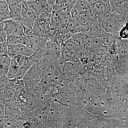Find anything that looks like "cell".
Wrapping results in <instances>:
<instances>
[{
  "mask_svg": "<svg viewBox=\"0 0 128 128\" xmlns=\"http://www.w3.org/2000/svg\"><path fill=\"white\" fill-rule=\"evenodd\" d=\"M11 61L7 76L9 79H15L19 69L28 59V57L20 54H12L9 52Z\"/></svg>",
  "mask_w": 128,
  "mask_h": 128,
  "instance_id": "obj_1",
  "label": "cell"
},
{
  "mask_svg": "<svg viewBox=\"0 0 128 128\" xmlns=\"http://www.w3.org/2000/svg\"><path fill=\"white\" fill-rule=\"evenodd\" d=\"M23 2L33 10L36 16L52 11L53 5L46 0H25Z\"/></svg>",
  "mask_w": 128,
  "mask_h": 128,
  "instance_id": "obj_2",
  "label": "cell"
},
{
  "mask_svg": "<svg viewBox=\"0 0 128 128\" xmlns=\"http://www.w3.org/2000/svg\"><path fill=\"white\" fill-rule=\"evenodd\" d=\"M1 22L8 36H26L20 22L10 18Z\"/></svg>",
  "mask_w": 128,
  "mask_h": 128,
  "instance_id": "obj_3",
  "label": "cell"
},
{
  "mask_svg": "<svg viewBox=\"0 0 128 128\" xmlns=\"http://www.w3.org/2000/svg\"><path fill=\"white\" fill-rule=\"evenodd\" d=\"M36 15L32 9L23 2L22 3L20 22L23 26L32 28Z\"/></svg>",
  "mask_w": 128,
  "mask_h": 128,
  "instance_id": "obj_4",
  "label": "cell"
},
{
  "mask_svg": "<svg viewBox=\"0 0 128 128\" xmlns=\"http://www.w3.org/2000/svg\"><path fill=\"white\" fill-rule=\"evenodd\" d=\"M19 97V94L13 88H0V104L5 105L12 102H18Z\"/></svg>",
  "mask_w": 128,
  "mask_h": 128,
  "instance_id": "obj_5",
  "label": "cell"
},
{
  "mask_svg": "<svg viewBox=\"0 0 128 128\" xmlns=\"http://www.w3.org/2000/svg\"><path fill=\"white\" fill-rule=\"evenodd\" d=\"M50 27L52 31L61 30L66 28L63 22L62 15L60 11L52 12Z\"/></svg>",
  "mask_w": 128,
  "mask_h": 128,
  "instance_id": "obj_6",
  "label": "cell"
},
{
  "mask_svg": "<svg viewBox=\"0 0 128 128\" xmlns=\"http://www.w3.org/2000/svg\"><path fill=\"white\" fill-rule=\"evenodd\" d=\"M8 49L9 52L27 57H30L34 53L32 50L25 45H8Z\"/></svg>",
  "mask_w": 128,
  "mask_h": 128,
  "instance_id": "obj_7",
  "label": "cell"
},
{
  "mask_svg": "<svg viewBox=\"0 0 128 128\" xmlns=\"http://www.w3.org/2000/svg\"><path fill=\"white\" fill-rule=\"evenodd\" d=\"M85 36L86 34L83 32L73 34L72 38L77 55L85 52L84 48Z\"/></svg>",
  "mask_w": 128,
  "mask_h": 128,
  "instance_id": "obj_8",
  "label": "cell"
},
{
  "mask_svg": "<svg viewBox=\"0 0 128 128\" xmlns=\"http://www.w3.org/2000/svg\"><path fill=\"white\" fill-rule=\"evenodd\" d=\"M8 53L9 52L6 54H2L0 56V78L7 76L11 61Z\"/></svg>",
  "mask_w": 128,
  "mask_h": 128,
  "instance_id": "obj_9",
  "label": "cell"
},
{
  "mask_svg": "<svg viewBox=\"0 0 128 128\" xmlns=\"http://www.w3.org/2000/svg\"><path fill=\"white\" fill-rule=\"evenodd\" d=\"M101 37L103 45L107 46L121 39L119 34L107 32L102 30L101 33Z\"/></svg>",
  "mask_w": 128,
  "mask_h": 128,
  "instance_id": "obj_10",
  "label": "cell"
},
{
  "mask_svg": "<svg viewBox=\"0 0 128 128\" xmlns=\"http://www.w3.org/2000/svg\"><path fill=\"white\" fill-rule=\"evenodd\" d=\"M102 29L96 23L83 26L82 32L91 36H101Z\"/></svg>",
  "mask_w": 128,
  "mask_h": 128,
  "instance_id": "obj_11",
  "label": "cell"
},
{
  "mask_svg": "<svg viewBox=\"0 0 128 128\" xmlns=\"http://www.w3.org/2000/svg\"><path fill=\"white\" fill-rule=\"evenodd\" d=\"M0 22L10 18V8L6 0H0Z\"/></svg>",
  "mask_w": 128,
  "mask_h": 128,
  "instance_id": "obj_12",
  "label": "cell"
},
{
  "mask_svg": "<svg viewBox=\"0 0 128 128\" xmlns=\"http://www.w3.org/2000/svg\"><path fill=\"white\" fill-rule=\"evenodd\" d=\"M97 14H83L76 18L77 22L82 26H86L96 23Z\"/></svg>",
  "mask_w": 128,
  "mask_h": 128,
  "instance_id": "obj_13",
  "label": "cell"
},
{
  "mask_svg": "<svg viewBox=\"0 0 128 128\" xmlns=\"http://www.w3.org/2000/svg\"><path fill=\"white\" fill-rule=\"evenodd\" d=\"M92 6L96 14L110 13L111 8L102 0H99Z\"/></svg>",
  "mask_w": 128,
  "mask_h": 128,
  "instance_id": "obj_14",
  "label": "cell"
},
{
  "mask_svg": "<svg viewBox=\"0 0 128 128\" xmlns=\"http://www.w3.org/2000/svg\"><path fill=\"white\" fill-rule=\"evenodd\" d=\"M28 37L25 36H8V45H23L26 46Z\"/></svg>",
  "mask_w": 128,
  "mask_h": 128,
  "instance_id": "obj_15",
  "label": "cell"
},
{
  "mask_svg": "<svg viewBox=\"0 0 128 128\" xmlns=\"http://www.w3.org/2000/svg\"><path fill=\"white\" fill-rule=\"evenodd\" d=\"M72 34L82 32L83 26L77 22L76 19L72 18L66 27Z\"/></svg>",
  "mask_w": 128,
  "mask_h": 128,
  "instance_id": "obj_16",
  "label": "cell"
},
{
  "mask_svg": "<svg viewBox=\"0 0 128 128\" xmlns=\"http://www.w3.org/2000/svg\"><path fill=\"white\" fill-rule=\"evenodd\" d=\"M34 64L32 61L28 58V59L19 69L17 74L16 79L19 80H23L26 73Z\"/></svg>",
  "mask_w": 128,
  "mask_h": 128,
  "instance_id": "obj_17",
  "label": "cell"
},
{
  "mask_svg": "<svg viewBox=\"0 0 128 128\" xmlns=\"http://www.w3.org/2000/svg\"><path fill=\"white\" fill-rule=\"evenodd\" d=\"M38 37L34 36L28 37L26 46L35 53L38 49Z\"/></svg>",
  "mask_w": 128,
  "mask_h": 128,
  "instance_id": "obj_18",
  "label": "cell"
},
{
  "mask_svg": "<svg viewBox=\"0 0 128 128\" xmlns=\"http://www.w3.org/2000/svg\"><path fill=\"white\" fill-rule=\"evenodd\" d=\"M22 2L14 8L10 9V19L20 22Z\"/></svg>",
  "mask_w": 128,
  "mask_h": 128,
  "instance_id": "obj_19",
  "label": "cell"
},
{
  "mask_svg": "<svg viewBox=\"0 0 128 128\" xmlns=\"http://www.w3.org/2000/svg\"><path fill=\"white\" fill-rule=\"evenodd\" d=\"M94 37L86 35L84 42L85 51L92 49L94 46Z\"/></svg>",
  "mask_w": 128,
  "mask_h": 128,
  "instance_id": "obj_20",
  "label": "cell"
},
{
  "mask_svg": "<svg viewBox=\"0 0 128 128\" xmlns=\"http://www.w3.org/2000/svg\"><path fill=\"white\" fill-rule=\"evenodd\" d=\"M32 29L33 31L34 36L38 38L41 37L42 33V30L38 18H36V16L33 26Z\"/></svg>",
  "mask_w": 128,
  "mask_h": 128,
  "instance_id": "obj_21",
  "label": "cell"
},
{
  "mask_svg": "<svg viewBox=\"0 0 128 128\" xmlns=\"http://www.w3.org/2000/svg\"><path fill=\"white\" fill-rule=\"evenodd\" d=\"M119 36L121 39L128 40V22L122 28L119 32Z\"/></svg>",
  "mask_w": 128,
  "mask_h": 128,
  "instance_id": "obj_22",
  "label": "cell"
},
{
  "mask_svg": "<svg viewBox=\"0 0 128 128\" xmlns=\"http://www.w3.org/2000/svg\"><path fill=\"white\" fill-rule=\"evenodd\" d=\"M22 26H23L24 34H25L26 36L29 37L34 36V32L32 28L25 26H23V25H22Z\"/></svg>",
  "mask_w": 128,
  "mask_h": 128,
  "instance_id": "obj_23",
  "label": "cell"
},
{
  "mask_svg": "<svg viewBox=\"0 0 128 128\" xmlns=\"http://www.w3.org/2000/svg\"><path fill=\"white\" fill-rule=\"evenodd\" d=\"M102 0L105 2L108 6H109L110 7V0Z\"/></svg>",
  "mask_w": 128,
  "mask_h": 128,
  "instance_id": "obj_24",
  "label": "cell"
},
{
  "mask_svg": "<svg viewBox=\"0 0 128 128\" xmlns=\"http://www.w3.org/2000/svg\"><path fill=\"white\" fill-rule=\"evenodd\" d=\"M126 17H127V19L128 21V13H127V15H126Z\"/></svg>",
  "mask_w": 128,
  "mask_h": 128,
  "instance_id": "obj_25",
  "label": "cell"
},
{
  "mask_svg": "<svg viewBox=\"0 0 128 128\" xmlns=\"http://www.w3.org/2000/svg\"></svg>",
  "mask_w": 128,
  "mask_h": 128,
  "instance_id": "obj_26",
  "label": "cell"
}]
</instances>
